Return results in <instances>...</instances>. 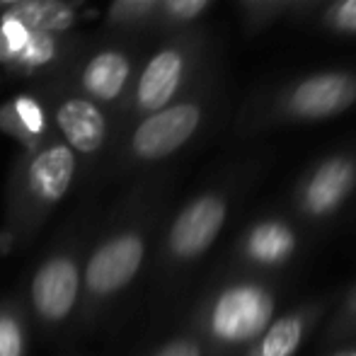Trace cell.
<instances>
[{
    "instance_id": "obj_3",
    "label": "cell",
    "mask_w": 356,
    "mask_h": 356,
    "mask_svg": "<svg viewBox=\"0 0 356 356\" xmlns=\"http://www.w3.org/2000/svg\"><path fill=\"white\" fill-rule=\"evenodd\" d=\"M356 99V78L344 71H323L298 80L284 99L286 114L296 119H327Z\"/></svg>"
},
{
    "instance_id": "obj_2",
    "label": "cell",
    "mask_w": 356,
    "mask_h": 356,
    "mask_svg": "<svg viewBox=\"0 0 356 356\" xmlns=\"http://www.w3.org/2000/svg\"><path fill=\"white\" fill-rule=\"evenodd\" d=\"M145 257V245L138 233H119L104 240L90 254L83 272V284L90 296L107 298L134 282Z\"/></svg>"
},
{
    "instance_id": "obj_1",
    "label": "cell",
    "mask_w": 356,
    "mask_h": 356,
    "mask_svg": "<svg viewBox=\"0 0 356 356\" xmlns=\"http://www.w3.org/2000/svg\"><path fill=\"white\" fill-rule=\"evenodd\" d=\"M274 313V300L269 291L259 286H233L216 298L209 318L211 334L220 342L240 344L254 339L269 325Z\"/></svg>"
},
{
    "instance_id": "obj_8",
    "label": "cell",
    "mask_w": 356,
    "mask_h": 356,
    "mask_svg": "<svg viewBox=\"0 0 356 356\" xmlns=\"http://www.w3.org/2000/svg\"><path fill=\"white\" fill-rule=\"evenodd\" d=\"M184 78V56L179 49H163L148 61L138 80L136 102L143 112H160L177 95Z\"/></svg>"
},
{
    "instance_id": "obj_7",
    "label": "cell",
    "mask_w": 356,
    "mask_h": 356,
    "mask_svg": "<svg viewBox=\"0 0 356 356\" xmlns=\"http://www.w3.org/2000/svg\"><path fill=\"white\" fill-rule=\"evenodd\" d=\"M356 182V165L349 158H330L308 177L303 187V209L313 216L332 213L347 199Z\"/></svg>"
},
{
    "instance_id": "obj_26",
    "label": "cell",
    "mask_w": 356,
    "mask_h": 356,
    "mask_svg": "<svg viewBox=\"0 0 356 356\" xmlns=\"http://www.w3.org/2000/svg\"><path fill=\"white\" fill-rule=\"evenodd\" d=\"M252 3H267V0H252Z\"/></svg>"
},
{
    "instance_id": "obj_24",
    "label": "cell",
    "mask_w": 356,
    "mask_h": 356,
    "mask_svg": "<svg viewBox=\"0 0 356 356\" xmlns=\"http://www.w3.org/2000/svg\"><path fill=\"white\" fill-rule=\"evenodd\" d=\"M0 3H5V5H19V3H27V0H0Z\"/></svg>"
},
{
    "instance_id": "obj_25",
    "label": "cell",
    "mask_w": 356,
    "mask_h": 356,
    "mask_svg": "<svg viewBox=\"0 0 356 356\" xmlns=\"http://www.w3.org/2000/svg\"><path fill=\"white\" fill-rule=\"evenodd\" d=\"M337 356H356V354L352 352V354H337Z\"/></svg>"
},
{
    "instance_id": "obj_20",
    "label": "cell",
    "mask_w": 356,
    "mask_h": 356,
    "mask_svg": "<svg viewBox=\"0 0 356 356\" xmlns=\"http://www.w3.org/2000/svg\"><path fill=\"white\" fill-rule=\"evenodd\" d=\"M211 0H163L165 10L172 19H194L197 15H202L207 10V5Z\"/></svg>"
},
{
    "instance_id": "obj_16",
    "label": "cell",
    "mask_w": 356,
    "mask_h": 356,
    "mask_svg": "<svg viewBox=\"0 0 356 356\" xmlns=\"http://www.w3.org/2000/svg\"><path fill=\"white\" fill-rule=\"evenodd\" d=\"M0 356H24V327L13 310H0Z\"/></svg>"
},
{
    "instance_id": "obj_11",
    "label": "cell",
    "mask_w": 356,
    "mask_h": 356,
    "mask_svg": "<svg viewBox=\"0 0 356 356\" xmlns=\"http://www.w3.org/2000/svg\"><path fill=\"white\" fill-rule=\"evenodd\" d=\"M5 15L17 19L27 32L39 34L66 32L75 24V13L66 0H27L13 5Z\"/></svg>"
},
{
    "instance_id": "obj_15",
    "label": "cell",
    "mask_w": 356,
    "mask_h": 356,
    "mask_svg": "<svg viewBox=\"0 0 356 356\" xmlns=\"http://www.w3.org/2000/svg\"><path fill=\"white\" fill-rule=\"evenodd\" d=\"M54 56H56V42H54L51 34L29 32L27 44L22 47V51L17 54L15 61L22 63L24 68H39L47 66L49 61H54Z\"/></svg>"
},
{
    "instance_id": "obj_22",
    "label": "cell",
    "mask_w": 356,
    "mask_h": 356,
    "mask_svg": "<svg viewBox=\"0 0 356 356\" xmlns=\"http://www.w3.org/2000/svg\"><path fill=\"white\" fill-rule=\"evenodd\" d=\"M155 0H119V8L129 10V13H136V10H145L148 5H153Z\"/></svg>"
},
{
    "instance_id": "obj_21",
    "label": "cell",
    "mask_w": 356,
    "mask_h": 356,
    "mask_svg": "<svg viewBox=\"0 0 356 356\" xmlns=\"http://www.w3.org/2000/svg\"><path fill=\"white\" fill-rule=\"evenodd\" d=\"M153 356H202V349L192 339H175V342L160 347Z\"/></svg>"
},
{
    "instance_id": "obj_19",
    "label": "cell",
    "mask_w": 356,
    "mask_h": 356,
    "mask_svg": "<svg viewBox=\"0 0 356 356\" xmlns=\"http://www.w3.org/2000/svg\"><path fill=\"white\" fill-rule=\"evenodd\" d=\"M0 34H3L5 42H8L10 51H13V56L17 58V54L22 51V47L27 44L29 32L22 27V24L17 22V19H13V17H8V15H3V19H0Z\"/></svg>"
},
{
    "instance_id": "obj_9",
    "label": "cell",
    "mask_w": 356,
    "mask_h": 356,
    "mask_svg": "<svg viewBox=\"0 0 356 356\" xmlns=\"http://www.w3.org/2000/svg\"><path fill=\"white\" fill-rule=\"evenodd\" d=\"M75 175V155L68 145H49L34 155L27 172L29 192L37 202L56 204L66 197Z\"/></svg>"
},
{
    "instance_id": "obj_13",
    "label": "cell",
    "mask_w": 356,
    "mask_h": 356,
    "mask_svg": "<svg viewBox=\"0 0 356 356\" xmlns=\"http://www.w3.org/2000/svg\"><path fill=\"white\" fill-rule=\"evenodd\" d=\"M296 238L289 225L279 220H264L250 230L245 240V252L259 264H279L293 252Z\"/></svg>"
},
{
    "instance_id": "obj_10",
    "label": "cell",
    "mask_w": 356,
    "mask_h": 356,
    "mask_svg": "<svg viewBox=\"0 0 356 356\" xmlns=\"http://www.w3.org/2000/svg\"><path fill=\"white\" fill-rule=\"evenodd\" d=\"M56 122L61 127L63 136L71 143V150L80 153H95L104 143L107 124L97 107L90 99H68L58 107Z\"/></svg>"
},
{
    "instance_id": "obj_18",
    "label": "cell",
    "mask_w": 356,
    "mask_h": 356,
    "mask_svg": "<svg viewBox=\"0 0 356 356\" xmlns=\"http://www.w3.org/2000/svg\"><path fill=\"white\" fill-rule=\"evenodd\" d=\"M327 24L342 34H356V0H334L327 10Z\"/></svg>"
},
{
    "instance_id": "obj_17",
    "label": "cell",
    "mask_w": 356,
    "mask_h": 356,
    "mask_svg": "<svg viewBox=\"0 0 356 356\" xmlns=\"http://www.w3.org/2000/svg\"><path fill=\"white\" fill-rule=\"evenodd\" d=\"M15 119L19 122V127L27 131V136H39L47 129V119H44V109L34 102L32 97H17L13 102Z\"/></svg>"
},
{
    "instance_id": "obj_6",
    "label": "cell",
    "mask_w": 356,
    "mask_h": 356,
    "mask_svg": "<svg viewBox=\"0 0 356 356\" xmlns=\"http://www.w3.org/2000/svg\"><path fill=\"white\" fill-rule=\"evenodd\" d=\"M225 223V202L216 194H204L182 209L168 235L170 252L179 259H192L211 248Z\"/></svg>"
},
{
    "instance_id": "obj_4",
    "label": "cell",
    "mask_w": 356,
    "mask_h": 356,
    "mask_svg": "<svg viewBox=\"0 0 356 356\" xmlns=\"http://www.w3.org/2000/svg\"><path fill=\"white\" fill-rule=\"evenodd\" d=\"M202 124V109L192 102L172 104L153 112L134 131L131 148L143 160H160L182 148Z\"/></svg>"
},
{
    "instance_id": "obj_23",
    "label": "cell",
    "mask_w": 356,
    "mask_h": 356,
    "mask_svg": "<svg viewBox=\"0 0 356 356\" xmlns=\"http://www.w3.org/2000/svg\"><path fill=\"white\" fill-rule=\"evenodd\" d=\"M0 61H5V63H13L15 61L13 51H10V47H8V42H5L3 34H0Z\"/></svg>"
},
{
    "instance_id": "obj_12",
    "label": "cell",
    "mask_w": 356,
    "mask_h": 356,
    "mask_svg": "<svg viewBox=\"0 0 356 356\" xmlns=\"http://www.w3.org/2000/svg\"><path fill=\"white\" fill-rule=\"evenodd\" d=\"M129 61L119 51H102L85 66L83 88L95 99H114L129 80Z\"/></svg>"
},
{
    "instance_id": "obj_27",
    "label": "cell",
    "mask_w": 356,
    "mask_h": 356,
    "mask_svg": "<svg viewBox=\"0 0 356 356\" xmlns=\"http://www.w3.org/2000/svg\"><path fill=\"white\" fill-rule=\"evenodd\" d=\"M354 310H356V296H354Z\"/></svg>"
},
{
    "instance_id": "obj_5",
    "label": "cell",
    "mask_w": 356,
    "mask_h": 356,
    "mask_svg": "<svg viewBox=\"0 0 356 356\" xmlns=\"http://www.w3.org/2000/svg\"><path fill=\"white\" fill-rule=\"evenodd\" d=\"M32 305L44 323H63L80 296V269L68 254H54L32 277Z\"/></svg>"
},
{
    "instance_id": "obj_14",
    "label": "cell",
    "mask_w": 356,
    "mask_h": 356,
    "mask_svg": "<svg viewBox=\"0 0 356 356\" xmlns=\"http://www.w3.org/2000/svg\"><path fill=\"white\" fill-rule=\"evenodd\" d=\"M303 339V320L298 315L282 318L264 332L257 347V356H293Z\"/></svg>"
}]
</instances>
